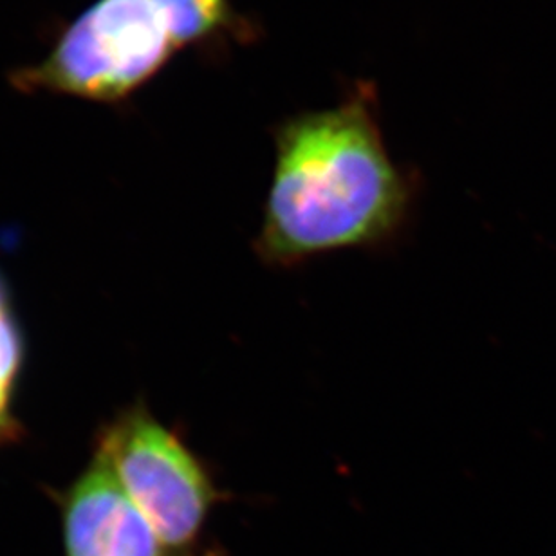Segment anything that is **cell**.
<instances>
[{
  "mask_svg": "<svg viewBox=\"0 0 556 556\" xmlns=\"http://www.w3.org/2000/svg\"><path fill=\"white\" fill-rule=\"evenodd\" d=\"M65 556H161L160 539L98 455L62 497Z\"/></svg>",
  "mask_w": 556,
  "mask_h": 556,
  "instance_id": "obj_4",
  "label": "cell"
},
{
  "mask_svg": "<svg viewBox=\"0 0 556 556\" xmlns=\"http://www.w3.org/2000/svg\"><path fill=\"white\" fill-rule=\"evenodd\" d=\"M170 556H214V555H212V553H193V552H190V549H187V552H177Z\"/></svg>",
  "mask_w": 556,
  "mask_h": 556,
  "instance_id": "obj_6",
  "label": "cell"
},
{
  "mask_svg": "<svg viewBox=\"0 0 556 556\" xmlns=\"http://www.w3.org/2000/svg\"><path fill=\"white\" fill-rule=\"evenodd\" d=\"M413 188L383 143L367 87L338 108L283 122L255 252L294 266L348 248L380 247L407 223Z\"/></svg>",
  "mask_w": 556,
  "mask_h": 556,
  "instance_id": "obj_1",
  "label": "cell"
},
{
  "mask_svg": "<svg viewBox=\"0 0 556 556\" xmlns=\"http://www.w3.org/2000/svg\"><path fill=\"white\" fill-rule=\"evenodd\" d=\"M94 455L113 471L165 549L192 547L220 492L177 433L147 408H130L109 422Z\"/></svg>",
  "mask_w": 556,
  "mask_h": 556,
  "instance_id": "obj_3",
  "label": "cell"
},
{
  "mask_svg": "<svg viewBox=\"0 0 556 556\" xmlns=\"http://www.w3.org/2000/svg\"><path fill=\"white\" fill-rule=\"evenodd\" d=\"M165 21L177 49L210 48L242 35L247 21L233 0H150Z\"/></svg>",
  "mask_w": 556,
  "mask_h": 556,
  "instance_id": "obj_5",
  "label": "cell"
},
{
  "mask_svg": "<svg viewBox=\"0 0 556 556\" xmlns=\"http://www.w3.org/2000/svg\"><path fill=\"white\" fill-rule=\"evenodd\" d=\"M177 48L150 0H94L40 62L10 75L21 92L122 103L160 75Z\"/></svg>",
  "mask_w": 556,
  "mask_h": 556,
  "instance_id": "obj_2",
  "label": "cell"
}]
</instances>
